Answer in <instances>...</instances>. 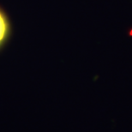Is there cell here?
Here are the masks:
<instances>
[{"label": "cell", "mask_w": 132, "mask_h": 132, "mask_svg": "<svg viewBox=\"0 0 132 132\" xmlns=\"http://www.w3.org/2000/svg\"><path fill=\"white\" fill-rule=\"evenodd\" d=\"M13 34V25L10 15L0 5V51L9 43Z\"/></svg>", "instance_id": "cell-1"}]
</instances>
